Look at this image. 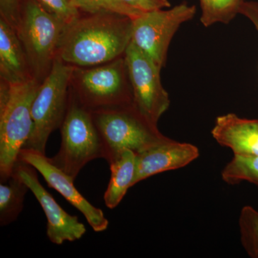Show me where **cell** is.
I'll return each mask as SVG.
<instances>
[{
    "label": "cell",
    "instance_id": "6da1fadb",
    "mask_svg": "<svg viewBox=\"0 0 258 258\" xmlns=\"http://www.w3.org/2000/svg\"><path fill=\"white\" fill-rule=\"evenodd\" d=\"M133 19L114 13H81L64 27L57 57L77 67H92L124 55Z\"/></svg>",
    "mask_w": 258,
    "mask_h": 258
},
{
    "label": "cell",
    "instance_id": "7a4b0ae2",
    "mask_svg": "<svg viewBox=\"0 0 258 258\" xmlns=\"http://www.w3.org/2000/svg\"><path fill=\"white\" fill-rule=\"evenodd\" d=\"M42 83H0V181L14 171L20 151L30 137L32 106Z\"/></svg>",
    "mask_w": 258,
    "mask_h": 258
},
{
    "label": "cell",
    "instance_id": "3957f363",
    "mask_svg": "<svg viewBox=\"0 0 258 258\" xmlns=\"http://www.w3.org/2000/svg\"><path fill=\"white\" fill-rule=\"evenodd\" d=\"M71 90L91 111L133 104V92L125 56L92 67L76 66Z\"/></svg>",
    "mask_w": 258,
    "mask_h": 258
},
{
    "label": "cell",
    "instance_id": "277c9868",
    "mask_svg": "<svg viewBox=\"0 0 258 258\" xmlns=\"http://www.w3.org/2000/svg\"><path fill=\"white\" fill-rule=\"evenodd\" d=\"M60 150L50 160L76 179L90 161L104 159V149L92 112L83 106L70 87L69 108L60 127Z\"/></svg>",
    "mask_w": 258,
    "mask_h": 258
},
{
    "label": "cell",
    "instance_id": "5b68a950",
    "mask_svg": "<svg viewBox=\"0 0 258 258\" xmlns=\"http://www.w3.org/2000/svg\"><path fill=\"white\" fill-rule=\"evenodd\" d=\"M66 24L36 0H22L16 32L28 57L34 79L42 83L50 74Z\"/></svg>",
    "mask_w": 258,
    "mask_h": 258
},
{
    "label": "cell",
    "instance_id": "8992f818",
    "mask_svg": "<svg viewBox=\"0 0 258 258\" xmlns=\"http://www.w3.org/2000/svg\"><path fill=\"white\" fill-rule=\"evenodd\" d=\"M91 112L108 163L124 149L137 154L168 139L159 132L158 125L142 115L134 103Z\"/></svg>",
    "mask_w": 258,
    "mask_h": 258
},
{
    "label": "cell",
    "instance_id": "52a82bcc",
    "mask_svg": "<svg viewBox=\"0 0 258 258\" xmlns=\"http://www.w3.org/2000/svg\"><path fill=\"white\" fill-rule=\"evenodd\" d=\"M76 66L56 57L53 66L39 88L32 106V133L23 149L45 154L50 134L60 128L69 108L70 87Z\"/></svg>",
    "mask_w": 258,
    "mask_h": 258
},
{
    "label": "cell",
    "instance_id": "ba28073f",
    "mask_svg": "<svg viewBox=\"0 0 258 258\" xmlns=\"http://www.w3.org/2000/svg\"><path fill=\"white\" fill-rule=\"evenodd\" d=\"M195 5L181 3L169 10L144 12L133 19L132 42L158 67L165 66L173 37L183 23L196 14Z\"/></svg>",
    "mask_w": 258,
    "mask_h": 258
},
{
    "label": "cell",
    "instance_id": "9c48e42d",
    "mask_svg": "<svg viewBox=\"0 0 258 258\" xmlns=\"http://www.w3.org/2000/svg\"><path fill=\"white\" fill-rule=\"evenodd\" d=\"M133 92L134 106L152 124L158 122L170 99L161 83L160 68L131 42L124 54Z\"/></svg>",
    "mask_w": 258,
    "mask_h": 258
},
{
    "label": "cell",
    "instance_id": "30bf717a",
    "mask_svg": "<svg viewBox=\"0 0 258 258\" xmlns=\"http://www.w3.org/2000/svg\"><path fill=\"white\" fill-rule=\"evenodd\" d=\"M14 171L28 185L41 205L47 217V236L52 243L60 245L64 242H74L86 234V227L79 221L78 217L64 211L40 184L37 171L33 166L18 160Z\"/></svg>",
    "mask_w": 258,
    "mask_h": 258
},
{
    "label": "cell",
    "instance_id": "8fae6325",
    "mask_svg": "<svg viewBox=\"0 0 258 258\" xmlns=\"http://www.w3.org/2000/svg\"><path fill=\"white\" fill-rule=\"evenodd\" d=\"M19 160L33 166L43 176L50 187L58 191L84 215L95 232H102L107 230L108 220L103 212L91 205L76 189L75 179L54 165L45 154L32 149H22Z\"/></svg>",
    "mask_w": 258,
    "mask_h": 258
},
{
    "label": "cell",
    "instance_id": "7c38bea8",
    "mask_svg": "<svg viewBox=\"0 0 258 258\" xmlns=\"http://www.w3.org/2000/svg\"><path fill=\"white\" fill-rule=\"evenodd\" d=\"M199 157L200 151L196 146L168 138L137 154L134 186L150 176L189 165Z\"/></svg>",
    "mask_w": 258,
    "mask_h": 258
},
{
    "label": "cell",
    "instance_id": "4fadbf2b",
    "mask_svg": "<svg viewBox=\"0 0 258 258\" xmlns=\"http://www.w3.org/2000/svg\"><path fill=\"white\" fill-rule=\"evenodd\" d=\"M212 137L234 156L258 157V119H248L235 113L220 115L212 129Z\"/></svg>",
    "mask_w": 258,
    "mask_h": 258
},
{
    "label": "cell",
    "instance_id": "5bb4252c",
    "mask_svg": "<svg viewBox=\"0 0 258 258\" xmlns=\"http://www.w3.org/2000/svg\"><path fill=\"white\" fill-rule=\"evenodd\" d=\"M0 78L1 82L9 85L35 79L16 30L3 18H0Z\"/></svg>",
    "mask_w": 258,
    "mask_h": 258
},
{
    "label": "cell",
    "instance_id": "9a60e30c",
    "mask_svg": "<svg viewBox=\"0 0 258 258\" xmlns=\"http://www.w3.org/2000/svg\"><path fill=\"white\" fill-rule=\"evenodd\" d=\"M111 169V179L104 194L107 208L114 209L119 205L129 188L134 186L137 171V154L124 149L108 162Z\"/></svg>",
    "mask_w": 258,
    "mask_h": 258
},
{
    "label": "cell",
    "instance_id": "2e32d148",
    "mask_svg": "<svg viewBox=\"0 0 258 258\" xmlns=\"http://www.w3.org/2000/svg\"><path fill=\"white\" fill-rule=\"evenodd\" d=\"M30 190L28 185L13 171L6 181L0 184V225L15 222L23 211L25 195Z\"/></svg>",
    "mask_w": 258,
    "mask_h": 258
},
{
    "label": "cell",
    "instance_id": "e0dca14e",
    "mask_svg": "<svg viewBox=\"0 0 258 258\" xmlns=\"http://www.w3.org/2000/svg\"><path fill=\"white\" fill-rule=\"evenodd\" d=\"M201 23L205 27L215 23L228 24L240 14L245 0H200Z\"/></svg>",
    "mask_w": 258,
    "mask_h": 258
},
{
    "label": "cell",
    "instance_id": "ac0fdd59",
    "mask_svg": "<svg viewBox=\"0 0 258 258\" xmlns=\"http://www.w3.org/2000/svg\"><path fill=\"white\" fill-rule=\"evenodd\" d=\"M221 176L229 184L247 181L258 187V157L234 156L224 167Z\"/></svg>",
    "mask_w": 258,
    "mask_h": 258
},
{
    "label": "cell",
    "instance_id": "d6986e66",
    "mask_svg": "<svg viewBox=\"0 0 258 258\" xmlns=\"http://www.w3.org/2000/svg\"><path fill=\"white\" fill-rule=\"evenodd\" d=\"M240 241L249 257L258 258V211L246 205L241 210L238 219Z\"/></svg>",
    "mask_w": 258,
    "mask_h": 258
},
{
    "label": "cell",
    "instance_id": "ffe728a7",
    "mask_svg": "<svg viewBox=\"0 0 258 258\" xmlns=\"http://www.w3.org/2000/svg\"><path fill=\"white\" fill-rule=\"evenodd\" d=\"M83 13L109 12L135 19L144 12L128 6L121 0H72Z\"/></svg>",
    "mask_w": 258,
    "mask_h": 258
},
{
    "label": "cell",
    "instance_id": "44dd1931",
    "mask_svg": "<svg viewBox=\"0 0 258 258\" xmlns=\"http://www.w3.org/2000/svg\"><path fill=\"white\" fill-rule=\"evenodd\" d=\"M48 13L60 19L66 25L72 23L82 12L72 0H36Z\"/></svg>",
    "mask_w": 258,
    "mask_h": 258
},
{
    "label": "cell",
    "instance_id": "7402d4cb",
    "mask_svg": "<svg viewBox=\"0 0 258 258\" xmlns=\"http://www.w3.org/2000/svg\"><path fill=\"white\" fill-rule=\"evenodd\" d=\"M22 0H0L1 18L15 29L18 28L21 11Z\"/></svg>",
    "mask_w": 258,
    "mask_h": 258
},
{
    "label": "cell",
    "instance_id": "603a6c76",
    "mask_svg": "<svg viewBox=\"0 0 258 258\" xmlns=\"http://www.w3.org/2000/svg\"><path fill=\"white\" fill-rule=\"evenodd\" d=\"M128 6L142 12L151 10L164 9L169 8L171 3L169 0H121Z\"/></svg>",
    "mask_w": 258,
    "mask_h": 258
},
{
    "label": "cell",
    "instance_id": "cb8c5ba5",
    "mask_svg": "<svg viewBox=\"0 0 258 258\" xmlns=\"http://www.w3.org/2000/svg\"><path fill=\"white\" fill-rule=\"evenodd\" d=\"M240 14L244 15L253 24L258 32V3L257 2H244L241 8Z\"/></svg>",
    "mask_w": 258,
    "mask_h": 258
}]
</instances>
